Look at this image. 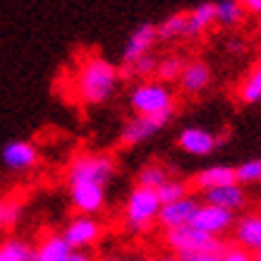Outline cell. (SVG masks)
Wrapping results in <instances>:
<instances>
[{"mask_svg": "<svg viewBox=\"0 0 261 261\" xmlns=\"http://www.w3.org/2000/svg\"><path fill=\"white\" fill-rule=\"evenodd\" d=\"M151 261H180L175 254H159V256H153Z\"/></svg>", "mask_w": 261, "mask_h": 261, "instance_id": "cell-34", "label": "cell"}, {"mask_svg": "<svg viewBox=\"0 0 261 261\" xmlns=\"http://www.w3.org/2000/svg\"><path fill=\"white\" fill-rule=\"evenodd\" d=\"M235 221H238V216L225 211V208H218V206H211V204H204L199 206V211L194 214L192 218V228L201 230L206 235H211V238H221L225 235L228 230L235 228Z\"/></svg>", "mask_w": 261, "mask_h": 261, "instance_id": "cell-11", "label": "cell"}, {"mask_svg": "<svg viewBox=\"0 0 261 261\" xmlns=\"http://www.w3.org/2000/svg\"><path fill=\"white\" fill-rule=\"evenodd\" d=\"M118 163L106 151H80L74 153L65 170L67 194L74 214L98 216L108 204V185L115 177Z\"/></svg>", "mask_w": 261, "mask_h": 261, "instance_id": "cell-1", "label": "cell"}, {"mask_svg": "<svg viewBox=\"0 0 261 261\" xmlns=\"http://www.w3.org/2000/svg\"><path fill=\"white\" fill-rule=\"evenodd\" d=\"M175 91L159 80L137 82L129 89V108L135 115H175Z\"/></svg>", "mask_w": 261, "mask_h": 261, "instance_id": "cell-4", "label": "cell"}, {"mask_svg": "<svg viewBox=\"0 0 261 261\" xmlns=\"http://www.w3.org/2000/svg\"><path fill=\"white\" fill-rule=\"evenodd\" d=\"M63 238L70 242L74 249H84L89 252L91 247H96L103 240V223L98 221V216H80L74 214L70 221L65 223V228L60 230Z\"/></svg>", "mask_w": 261, "mask_h": 261, "instance_id": "cell-9", "label": "cell"}, {"mask_svg": "<svg viewBox=\"0 0 261 261\" xmlns=\"http://www.w3.org/2000/svg\"><path fill=\"white\" fill-rule=\"evenodd\" d=\"M245 48H247L245 41H240V39H230V41H228V50L232 53V56H240V53H242Z\"/></svg>", "mask_w": 261, "mask_h": 261, "instance_id": "cell-33", "label": "cell"}, {"mask_svg": "<svg viewBox=\"0 0 261 261\" xmlns=\"http://www.w3.org/2000/svg\"><path fill=\"white\" fill-rule=\"evenodd\" d=\"M161 199L156 190H146V187H132L122 206V225L127 232L132 235H144L149 232L156 223H159L161 214Z\"/></svg>", "mask_w": 261, "mask_h": 261, "instance_id": "cell-3", "label": "cell"}, {"mask_svg": "<svg viewBox=\"0 0 261 261\" xmlns=\"http://www.w3.org/2000/svg\"><path fill=\"white\" fill-rule=\"evenodd\" d=\"M173 120V115H132L127 120L118 135V144L122 149H132L139 144L149 142L151 137H156Z\"/></svg>", "mask_w": 261, "mask_h": 261, "instance_id": "cell-7", "label": "cell"}, {"mask_svg": "<svg viewBox=\"0 0 261 261\" xmlns=\"http://www.w3.org/2000/svg\"><path fill=\"white\" fill-rule=\"evenodd\" d=\"M238 182V175H235V168L232 166H223V163H216V166L201 168L199 173L192 175L190 187L199 190L201 194L208 190H216V187H225V185H232Z\"/></svg>", "mask_w": 261, "mask_h": 261, "instance_id": "cell-16", "label": "cell"}, {"mask_svg": "<svg viewBox=\"0 0 261 261\" xmlns=\"http://www.w3.org/2000/svg\"><path fill=\"white\" fill-rule=\"evenodd\" d=\"M235 175H238V182L242 187H245V185H256V182H261V156L240 163V166L235 168Z\"/></svg>", "mask_w": 261, "mask_h": 261, "instance_id": "cell-28", "label": "cell"}, {"mask_svg": "<svg viewBox=\"0 0 261 261\" xmlns=\"http://www.w3.org/2000/svg\"><path fill=\"white\" fill-rule=\"evenodd\" d=\"M96 261H151L149 256H142V254H106Z\"/></svg>", "mask_w": 261, "mask_h": 261, "instance_id": "cell-30", "label": "cell"}, {"mask_svg": "<svg viewBox=\"0 0 261 261\" xmlns=\"http://www.w3.org/2000/svg\"><path fill=\"white\" fill-rule=\"evenodd\" d=\"M0 161L8 173H32L41 166V149L32 139H10L0 151Z\"/></svg>", "mask_w": 261, "mask_h": 261, "instance_id": "cell-6", "label": "cell"}, {"mask_svg": "<svg viewBox=\"0 0 261 261\" xmlns=\"http://www.w3.org/2000/svg\"><path fill=\"white\" fill-rule=\"evenodd\" d=\"M180 261H221V254H182V256H177Z\"/></svg>", "mask_w": 261, "mask_h": 261, "instance_id": "cell-31", "label": "cell"}, {"mask_svg": "<svg viewBox=\"0 0 261 261\" xmlns=\"http://www.w3.org/2000/svg\"><path fill=\"white\" fill-rule=\"evenodd\" d=\"M34 261H96L91 252L74 249L63 232H46L34 245Z\"/></svg>", "mask_w": 261, "mask_h": 261, "instance_id": "cell-8", "label": "cell"}, {"mask_svg": "<svg viewBox=\"0 0 261 261\" xmlns=\"http://www.w3.org/2000/svg\"><path fill=\"white\" fill-rule=\"evenodd\" d=\"M120 80V65L106 56L89 53L80 60L74 72V94L84 106H103L113 98Z\"/></svg>", "mask_w": 261, "mask_h": 261, "instance_id": "cell-2", "label": "cell"}, {"mask_svg": "<svg viewBox=\"0 0 261 261\" xmlns=\"http://www.w3.org/2000/svg\"><path fill=\"white\" fill-rule=\"evenodd\" d=\"M187 60L182 56H166L159 58V70H156V80L163 82V84H170V82L180 80L182 70H185Z\"/></svg>", "mask_w": 261, "mask_h": 261, "instance_id": "cell-25", "label": "cell"}, {"mask_svg": "<svg viewBox=\"0 0 261 261\" xmlns=\"http://www.w3.org/2000/svg\"><path fill=\"white\" fill-rule=\"evenodd\" d=\"M156 70H159V58L153 53H149V56L135 60L132 65H120V77L122 80L149 82V80H156Z\"/></svg>", "mask_w": 261, "mask_h": 261, "instance_id": "cell-19", "label": "cell"}, {"mask_svg": "<svg viewBox=\"0 0 261 261\" xmlns=\"http://www.w3.org/2000/svg\"><path fill=\"white\" fill-rule=\"evenodd\" d=\"M177 146L190 156H208L221 146V139L208 132L206 127H185L180 135H177Z\"/></svg>", "mask_w": 261, "mask_h": 261, "instance_id": "cell-13", "label": "cell"}, {"mask_svg": "<svg viewBox=\"0 0 261 261\" xmlns=\"http://www.w3.org/2000/svg\"><path fill=\"white\" fill-rule=\"evenodd\" d=\"M163 242L170 249V254L175 256H182V254H223L225 252V242L221 238H211L201 230L192 228V225H185V228L177 230H166L163 235Z\"/></svg>", "mask_w": 261, "mask_h": 261, "instance_id": "cell-5", "label": "cell"}, {"mask_svg": "<svg viewBox=\"0 0 261 261\" xmlns=\"http://www.w3.org/2000/svg\"><path fill=\"white\" fill-rule=\"evenodd\" d=\"M159 41V34H156V24L153 22H142L137 24L135 29L129 32L125 46H122V53H120V65H132L139 58L149 56L151 48L156 46Z\"/></svg>", "mask_w": 261, "mask_h": 261, "instance_id": "cell-10", "label": "cell"}, {"mask_svg": "<svg viewBox=\"0 0 261 261\" xmlns=\"http://www.w3.org/2000/svg\"><path fill=\"white\" fill-rule=\"evenodd\" d=\"M232 238H235V245L242 247L245 252H259L261 249V211H254V214H245L235 221V228H232Z\"/></svg>", "mask_w": 261, "mask_h": 261, "instance_id": "cell-15", "label": "cell"}, {"mask_svg": "<svg viewBox=\"0 0 261 261\" xmlns=\"http://www.w3.org/2000/svg\"><path fill=\"white\" fill-rule=\"evenodd\" d=\"M170 177H173V175H170V170H168L163 163L149 161V163H144V166L139 168V173H137V187L159 190V187H163Z\"/></svg>", "mask_w": 261, "mask_h": 261, "instance_id": "cell-20", "label": "cell"}, {"mask_svg": "<svg viewBox=\"0 0 261 261\" xmlns=\"http://www.w3.org/2000/svg\"><path fill=\"white\" fill-rule=\"evenodd\" d=\"M254 261H261V249H259L256 254H254Z\"/></svg>", "mask_w": 261, "mask_h": 261, "instance_id": "cell-35", "label": "cell"}, {"mask_svg": "<svg viewBox=\"0 0 261 261\" xmlns=\"http://www.w3.org/2000/svg\"><path fill=\"white\" fill-rule=\"evenodd\" d=\"M259 63H261V56H259Z\"/></svg>", "mask_w": 261, "mask_h": 261, "instance_id": "cell-36", "label": "cell"}, {"mask_svg": "<svg viewBox=\"0 0 261 261\" xmlns=\"http://www.w3.org/2000/svg\"><path fill=\"white\" fill-rule=\"evenodd\" d=\"M238 98L245 106H254L261 101V63L238 84Z\"/></svg>", "mask_w": 261, "mask_h": 261, "instance_id": "cell-23", "label": "cell"}, {"mask_svg": "<svg viewBox=\"0 0 261 261\" xmlns=\"http://www.w3.org/2000/svg\"><path fill=\"white\" fill-rule=\"evenodd\" d=\"M185 29H187V12H173V15H168L163 22L156 24L159 41H163V43L185 39Z\"/></svg>", "mask_w": 261, "mask_h": 261, "instance_id": "cell-21", "label": "cell"}, {"mask_svg": "<svg viewBox=\"0 0 261 261\" xmlns=\"http://www.w3.org/2000/svg\"><path fill=\"white\" fill-rule=\"evenodd\" d=\"M216 24V3L211 0H204L187 12V29H185V39L194 41L201 39L211 27Z\"/></svg>", "mask_w": 261, "mask_h": 261, "instance_id": "cell-18", "label": "cell"}, {"mask_svg": "<svg viewBox=\"0 0 261 261\" xmlns=\"http://www.w3.org/2000/svg\"><path fill=\"white\" fill-rule=\"evenodd\" d=\"M199 206H201V199H197L194 194L180 199V201H173V204L161 206L159 225L163 230H177L185 228V225H192V218L199 211Z\"/></svg>", "mask_w": 261, "mask_h": 261, "instance_id": "cell-12", "label": "cell"}, {"mask_svg": "<svg viewBox=\"0 0 261 261\" xmlns=\"http://www.w3.org/2000/svg\"><path fill=\"white\" fill-rule=\"evenodd\" d=\"M0 261H34V245L22 238L0 240Z\"/></svg>", "mask_w": 261, "mask_h": 261, "instance_id": "cell-22", "label": "cell"}, {"mask_svg": "<svg viewBox=\"0 0 261 261\" xmlns=\"http://www.w3.org/2000/svg\"><path fill=\"white\" fill-rule=\"evenodd\" d=\"M221 261H254V256L249 252H245L242 247H225V252L221 254Z\"/></svg>", "mask_w": 261, "mask_h": 261, "instance_id": "cell-29", "label": "cell"}, {"mask_svg": "<svg viewBox=\"0 0 261 261\" xmlns=\"http://www.w3.org/2000/svg\"><path fill=\"white\" fill-rule=\"evenodd\" d=\"M180 91L187 96H199L201 91L211 87V67L204 60H187L185 70H182L180 80Z\"/></svg>", "mask_w": 261, "mask_h": 261, "instance_id": "cell-17", "label": "cell"}, {"mask_svg": "<svg viewBox=\"0 0 261 261\" xmlns=\"http://www.w3.org/2000/svg\"><path fill=\"white\" fill-rule=\"evenodd\" d=\"M201 201L218 206V208H225L230 214H238L247 206V190L240 182H232V185H225V187H216V190L204 192Z\"/></svg>", "mask_w": 261, "mask_h": 261, "instance_id": "cell-14", "label": "cell"}, {"mask_svg": "<svg viewBox=\"0 0 261 261\" xmlns=\"http://www.w3.org/2000/svg\"><path fill=\"white\" fill-rule=\"evenodd\" d=\"M156 194H159L161 204H173V201H180V199L190 197V182L180 180V177H170V180L163 185V187H159L156 190Z\"/></svg>", "mask_w": 261, "mask_h": 261, "instance_id": "cell-27", "label": "cell"}, {"mask_svg": "<svg viewBox=\"0 0 261 261\" xmlns=\"http://www.w3.org/2000/svg\"><path fill=\"white\" fill-rule=\"evenodd\" d=\"M22 218V201L17 197H0V230L15 228Z\"/></svg>", "mask_w": 261, "mask_h": 261, "instance_id": "cell-26", "label": "cell"}, {"mask_svg": "<svg viewBox=\"0 0 261 261\" xmlns=\"http://www.w3.org/2000/svg\"><path fill=\"white\" fill-rule=\"evenodd\" d=\"M245 12H252V15H261V0H238Z\"/></svg>", "mask_w": 261, "mask_h": 261, "instance_id": "cell-32", "label": "cell"}, {"mask_svg": "<svg viewBox=\"0 0 261 261\" xmlns=\"http://www.w3.org/2000/svg\"><path fill=\"white\" fill-rule=\"evenodd\" d=\"M242 19H245V10L238 0H218L216 3V24L232 29V27L242 24Z\"/></svg>", "mask_w": 261, "mask_h": 261, "instance_id": "cell-24", "label": "cell"}]
</instances>
